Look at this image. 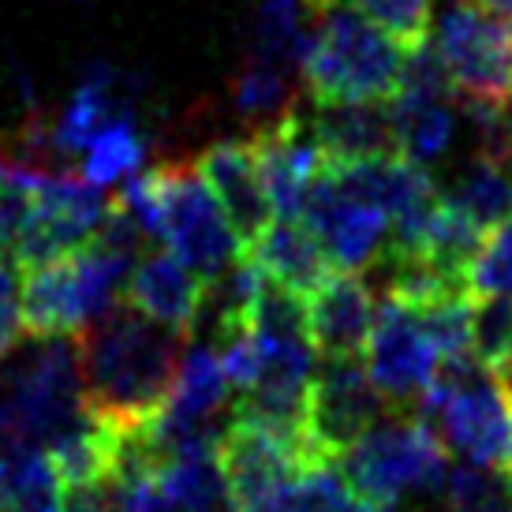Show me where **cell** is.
<instances>
[{"instance_id": "29", "label": "cell", "mask_w": 512, "mask_h": 512, "mask_svg": "<svg viewBox=\"0 0 512 512\" xmlns=\"http://www.w3.org/2000/svg\"><path fill=\"white\" fill-rule=\"evenodd\" d=\"M464 288L471 292V299L512 296V217L486 228L483 243L464 273Z\"/></svg>"}, {"instance_id": "4", "label": "cell", "mask_w": 512, "mask_h": 512, "mask_svg": "<svg viewBox=\"0 0 512 512\" xmlns=\"http://www.w3.org/2000/svg\"><path fill=\"white\" fill-rule=\"evenodd\" d=\"M86 415L90 404L75 337H49L0 382V453L27 445L53 449L64 434L86 423Z\"/></svg>"}, {"instance_id": "13", "label": "cell", "mask_w": 512, "mask_h": 512, "mask_svg": "<svg viewBox=\"0 0 512 512\" xmlns=\"http://www.w3.org/2000/svg\"><path fill=\"white\" fill-rule=\"evenodd\" d=\"M247 143L255 150V165L270 195L273 217H299L314 180L326 169V154L314 139L311 116H303L296 105L270 124H258Z\"/></svg>"}, {"instance_id": "6", "label": "cell", "mask_w": 512, "mask_h": 512, "mask_svg": "<svg viewBox=\"0 0 512 512\" xmlns=\"http://www.w3.org/2000/svg\"><path fill=\"white\" fill-rule=\"evenodd\" d=\"M154 172V240H161L195 273L214 281L228 262L247 251L240 232L225 217L217 195L202 180L195 161H169Z\"/></svg>"}, {"instance_id": "26", "label": "cell", "mask_w": 512, "mask_h": 512, "mask_svg": "<svg viewBox=\"0 0 512 512\" xmlns=\"http://www.w3.org/2000/svg\"><path fill=\"white\" fill-rule=\"evenodd\" d=\"M445 512H512V468L460 460L441 490Z\"/></svg>"}, {"instance_id": "14", "label": "cell", "mask_w": 512, "mask_h": 512, "mask_svg": "<svg viewBox=\"0 0 512 512\" xmlns=\"http://www.w3.org/2000/svg\"><path fill=\"white\" fill-rule=\"evenodd\" d=\"M124 299L150 322H161L187 337L206 307V277L165 247V251L135 258L128 285H124Z\"/></svg>"}, {"instance_id": "31", "label": "cell", "mask_w": 512, "mask_h": 512, "mask_svg": "<svg viewBox=\"0 0 512 512\" xmlns=\"http://www.w3.org/2000/svg\"><path fill=\"white\" fill-rule=\"evenodd\" d=\"M23 270L12 255H0V363L12 356L15 344L23 341V299H19Z\"/></svg>"}, {"instance_id": "34", "label": "cell", "mask_w": 512, "mask_h": 512, "mask_svg": "<svg viewBox=\"0 0 512 512\" xmlns=\"http://www.w3.org/2000/svg\"><path fill=\"white\" fill-rule=\"evenodd\" d=\"M0 512H8V471H4V456H0Z\"/></svg>"}, {"instance_id": "36", "label": "cell", "mask_w": 512, "mask_h": 512, "mask_svg": "<svg viewBox=\"0 0 512 512\" xmlns=\"http://www.w3.org/2000/svg\"><path fill=\"white\" fill-rule=\"evenodd\" d=\"M509 94H512V83H509Z\"/></svg>"}, {"instance_id": "5", "label": "cell", "mask_w": 512, "mask_h": 512, "mask_svg": "<svg viewBox=\"0 0 512 512\" xmlns=\"http://www.w3.org/2000/svg\"><path fill=\"white\" fill-rule=\"evenodd\" d=\"M337 460L344 479L370 505L400 498H441L449 479V449L419 412L382 415Z\"/></svg>"}, {"instance_id": "7", "label": "cell", "mask_w": 512, "mask_h": 512, "mask_svg": "<svg viewBox=\"0 0 512 512\" xmlns=\"http://www.w3.org/2000/svg\"><path fill=\"white\" fill-rule=\"evenodd\" d=\"M430 45L460 101L501 98L512 83V19L479 0H453L430 27Z\"/></svg>"}, {"instance_id": "3", "label": "cell", "mask_w": 512, "mask_h": 512, "mask_svg": "<svg viewBox=\"0 0 512 512\" xmlns=\"http://www.w3.org/2000/svg\"><path fill=\"white\" fill-rule=\"evenodd\" d=\"M404 45L359 8L333 4L299 57V83L311 101H382L397 90Z\"/></svg>"}, {"instance_id": "27", "label": "cell", "mask_w": 512, "mask_h": 512, "mask_svg": "<svg viewBox=\"0 0 512 512\" xmlns=\"http://www.w3.org/2000/svg\"><path fill=\"white\" fill-rule=\"evenodd\" d=\"M288 512H374V505L344 479V471L333 460H322L303 468Z\"/></svg>"}, {"instance_id": "1", "label": "cell", "mask_w": 512, "mask_h": 512, "mask_svg": "<svg viewBox=\"0 0 512 512\" xmlns=\"http://www.w3.org/2000/svg\"><path fill=\"white\" fill-rule=\"evenodd\" d=\"M75 348L90 412L120 434H139L169 397L184 333L116 303L75 337Z\"/></svg>"}, {"instance_id": "21", "label": "cell", "mask_w": 512, "mask_h": 512, "mask_svg": "<svg viewBox=\"0 0 512 512\" xmlns=\"http://www.w3.org/2000/svg\"><path fill=\"white\" fill-rule=\"evenodd\" d=\"M146 157H150V139L143 135L135 113H120L90 135V143L79 154V176L98 187L124 184L128 176L143 172Z\"/></svg>"}, {"instance_id": "12", "label": "cell", "mask_w": 512, "mask_h": 512, "mask_svg": "<svg viewBox=\"0 0 512 512\" xmlns=\"http://www.w3.org/2000/svg\"><path fill=\"white\" fill-rule=\"evenodd\" d=\"M299 221L318 236L329 262L341 270H370L389 243V217L382 206L352 195L329 176V169H322V176L314 180Z\"/></svg>"}, {"instance_id": "32", "label": "cell", "mask_w": 512, "mask_h": 512, "mask_svg": "<svg viewBox=\"0 0 512 512\" xmlns=\"http://www.w3.org/2000/svg\"><path fill=\"white\" fill-rule=\"evenodd\" d=\"M64 512H120L109 483H90V486H68Z\"/></svg>"}, {"instance_id": "23", "label": "cell", "mask_w": 512, "mask_h": 512, "mask_svg": "<svg viewBox=\"0 0 512 512\" xmlns=\"http://www.w3.org/2000/svg\"><path fill=\"white\" fill-rule=\"evenodd\" d=\"M8 471V512H64L68 486L45 449H4Z\"/></svg>"}, {"instance_id": "25", "label": "cell", "mask_w": 512, "mask_h": 512, "mask_svg": "<svg viewBox=\"0 0 512 512\" xmlns=\"http://www.w3.org/2000/svg\"><path fill=\"white\" fill-rule=\"evenodd\" d=\"M288 68H281L277 60H266L251 53L243 60V68L232 79V98H236V109H240L247 120L258 124H270L277 116H285L288 109H296V98H292V86H288Z\"/></svg>"}, {"instance_id": "28", "label": "cell", "mask_w": 512, "mask_h": 512, "mask_svg": "<svg viewBox=\"0 0 512 512\" xmlns=\"http://www.w3.org/2000/svg\"><path fill=\"white\" fill-rule=\"evenodd\" d=\"M471 352L494 374L512 363V296H479L471 303Z\"/></svg>"}, {"instance_id": "8", "label": "cell", "mask_w": 512, "mask_h": 512, "mask_svg": "<svg viewBox=\"0 0 512 512\" xmlns=\"http://www.w3.org/2000/svg\"><path fill=\"white\" fill-rule=\"evenodd\" d=\"M217 456H221L236 512H288L303 468L322 464L314 460L307 441L258 427L240 415H232V423L221 430Z\"/></svg>"}, {"instance_id": "15", "label": "cell", "mask_w": 512, "mask_h": 512, "mask_svg": "<svg viewBox=\"0 0 512 512\" xmlns=\"http://www.w3.org/2000/svg\"><path fill=\"white\" fill-rule=\"evenodd\" d=\"M374 307L378 292L356 270L329 273L314 292H307V326L318 356H363Z\"/></svg>"}, {"instance_id": "16", "label": "cell", "mask_w": 512, "mask_h": 512, "mask_svg": "<svg viewBox=\"0 0 512 512\" xmlns=\"http://www.w3.org/2000/svg\"><path fill=\"white\" fill-rule=\"evenodd\" d=\"M195 169L202 172V180L210 184V191L217 195L225 217L232 221V228L240 232L243 247L255 240L262 228L273 221L270 195L262 187L255 165V150L247 139H221L210 143L199 154Z\"/></svg>"}, {"instance_id": "22", "label": "cell", "mask_w": 512, "mask_h": 512, "mask_svg": "<svg viewBox=\"0 0 512 512\" xmlns=\"http://www.w3.org/2000/svg\"><path fill=\"white\" fill-rule=\"evenodd\" d=\"M389 101L393 128H397V150L415 165H438L456 143V113L445 101Z\"/></svg>"}, {"instance_id": "18", "label": "cell", "mask_w": 512, "mask_h": 512, "mask_svg": "<svg viewBox=\"0 0 512 512\" xmlns=\"http://www.w3.org/2000/svg\"><path fill=\"white\" fill-rule=\"evenodd\" d=\"M247 255L255 258L262 273L277 285L307 296L333 273L326 247L299 217H273L270 225L247 243Z\"/></svg>"}, {"instance_id": "24", "label": "cell", "mask_w": 512, "mask_h": 512, "mask_svg": "<svg viewBox=\"0 0 512 512\" xmlns=\"http://www.w3.org/2000/svg\"><path fill=\"white\" fill-rule=\"evenodd\" d=\"M449 199L471 214L483 228L501 225L505 217H512V172L501 169L498 161L475 154L456 172L453 180V195Z\"/></svg>"}, {"instance_id": "2", "label": "cell", "mask_w": 512, "mask_h": 512, "mask_svg": "<svg viewBox=\"0 0 512 512\" xmlns=\"http://www.w3.org/2000/svg\"><path fill=\"white\" fill-rule=\"evenodd\" d=\"M139 247L143 232L116 206H109V217L94 240L64 255L42 258L34 266H19L23 329L34 341L79 337L86 326H94L101 314H109L124 299V285L139 258Z\"/></svg>"}, {"instance_id": "33", "label": "cell", "mask_w": 512, "mask_h": 512, "mask_svg": "<svg viewBox=\"0 0 512 512\" xmlns=\"http://www.w3.org/2000/svg\"><path fill=\"white\" fill-rule=\"evenodd\" d=\"M479 4H486L490 12L505 15V19H512V0H479Z\"/></svg>"}, {"instance_id": "9", "label": "cell", "mask_w": 512, "mask_h": 512, "mask_svg": "<svg viewBox=\"0 0 512 512\" xmlns=\"http://www.w3.org/2000/svg\"><path fill=\"white\" fill-rule=\"evenodd\" d=\"M113 202L105 199V187L90 184L86 176L42 169L30 199V217L23 236L15 243L12 258L19 266H34L42 258L64 255L98 236Z\"/></svg>"}, {"instance_id": "11", "label": "cell", "mask_w": 512, "mask_h": 512, "mask_svg": "<svg viewBox=\"0 0 512 512\" xmlns=\"http://www.w3.org/2000/svg\"><path fill=\"white\" fill-rule=\"evenodd\" d=\"M385 415V397L370 382L363 356H326L307 397V445L318 460H337Z\"/></svg>"}, {"instance_id": "17", "label": "cell", "mask_w": 512, "mask_h": 512, "mask_svg": "<svg viewBox=\"0 0 512 512\" xmlns=\"http://www.w3.org/2000/svg\"><path fill=\"white\" fill-rule=\"evenodd\" d=\"M311 131L326 161H363L397 150L389 101H314Z\"/></svg>"}, {"instance_id": "30", "label": "cell", "mask_w": 512, "mask_h": 512, "mask_svg": "<svg viewBox=\"0 0 512 512\" xmlns=\"http://www.w3.org/2000/svg\"><path fill=\"white\" fill-rule=\"evenodd\" d=\"M356 8L404 49L430 38V0H356Z\"/></svg>"}, {"instance_id": "10", "label": "cell", "mask_w": 512, "mask_h": 512, "mask_svg": "<svg viewBox=\"0 0 512 512\" xmlns=\"http://www.w3.org/2000/svg\"><path fill=\"white\" fill-rule=\"evenodd\" d=\"M363 363H367L370 382L378 385V393L389 404H400V408L419 404L434 378V367H438V348L412 303L378 292Z\"/></svg>"}, {"instance_id": "19", "label": "cell", "mask_w": 512, "mask_h": 512, "mask_svg": "<svg viewBox=\"0 0 512 512\" xmlns=\"http://www.w3.org/2000/svg\"><path fill=\"white\" fill-rule=\"evenodd\" d=\"M154 475L172 512H236L217 445L154 460Z\"/></svg>"}, {"instance_id": "35", "label": "cell", "mask_w": 512, "mask_h": 512, "mask_svg": "<svg viewBox=\"0 0 512 512\" xmlns=\"http://www.w3.org/2000/svg\"><path fill=\"white\" fill-rule=\"evenodd\" d=\"M501 382H505V389H509V393H512V363H509V367H505V370H501Z\"/></svg>"}, {"instance_id": "20", "label": "cell", "mask_w": 512, "mask_h": 512, "mask_svg": "<svg viewBox=\"0 0 512 512\" xmlns=\"http://www.w3.org/2000/svg\"><path fill=\"white\" fill-rule=\"evenodd\" d=\"M486 228L475 221L471 214H464L453 199H445L441 195L438 206H434V214L427 217V225L419 232V243H415L408 258H419V262H427L430 270L445 273V277H453V281H464V273H468L471 258L479 251V243H483ZM393 255V251H389Z\"/></svg>"}]
</instances>
